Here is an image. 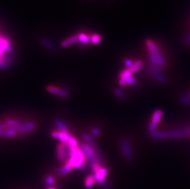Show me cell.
<instances>
[{"mask_svg": "<svg viewBox=\"0 0 190 189\" xmlns=\"http://www.w3.org/2000/svg\"><path fill=\"white\" fill-rule=\"evenodd\" d=\"M146 45L149 52L150 67L148 70L160 73L165 65V60L157 45L152 40H147Z\"/></svg>", "mask_w": 190, "mask_h": 189, "instance_id": "6da1fadb", "label": "cell"}, {"mask_svg": "<svg viewBox=\"0 0 190 189\" xmlns=\"http://www.w3.org/2000/svg\"><path fill=\"white\" fill-rule=\"evenodd\" d=\"M85 159L84 153L79 147H71L68 145V156L66 161L73 168L86 169Z\"/></svg>", "mask_w": 190, "mask_h": 189, "instance_id": "7a4b0ae2", "label": "cell"}, {"mask_svg": "<svg viewBox=\"0 0 190 189\" xmlns=\"http://www.w3.org/2000/svg\"><path fill=\"white\" fill-rule=\"evenodd\" d=\"M79 147L84 153L85 158H87L89 164L91 166L95 163L102 164L103 156L99 149H94L86 142H82L79 145Z\"/></svg>", "mask_w": 190, "mask_h": 189, "instance_id": "3957f363", "label": "cell"}, {"mask_svg": "<svg viewBox=\"0 0 190 189\" xmlns=\"http://www.w3.org/2000/svg\"><path fill=\"white\" fill-rule=\"evenodd\" d=\"M151 137L157 139H164L166 137L171 138H183L185 135L181 131H152L150 133Z\"/></svg>", "mask_w": 190, "mask_h": 189, "instance_id": "277c9868", "label": "cell"}, {"mask_svg": "<svg viewBox=\"0 0 190 189\" xmlns=\"http://www.w3.org/2000/svg\"><path fill=\"white\" fill-rule=\"evenodd\" d=\"M36 128V123L32 121H22L15 128L18 134H27Z\"/></svg>", "mask_w": 190, "mask_h": 189, "instance_id": "5b68a950", "label": "cell"}, {"mask_svg": "<svg viewBox=\"0 0 190 189\" xmlns=\"http://www.w3.org/2000/svg\"><path fill=\"white\" fill-rule=\"evenodd\" d=\"M121 148L122 153L125 158L130 160L132 158L133 152L131 144L129 140L126 137H122L121 140Z\"/></svg>", "mask_w": 190, "mask_h": 189, "instance_id": "8992f818", "label": "cell"}, {"mask_svg": "<svg viewBox=\"0 0 190 189\" xmlns=\"http://www.w3.org/2000/svg\"><path fill=\"white\" fill-rule=\"evenodd\" d=\"M57 159L60 162L66 161L68 156V144L60 142L57 147Z\"/></svg>", "mask_w": 190, "mask_h": 189, "instance_id": "52a82bcc", "label": "cell"}, {"mask_svg": "<svg viewBox=\"0 0 190 189\" xmlns=\"http://www.w3.org/2000/svg\"><path fill=\"white\" fill-rule=\"evenodd\" d=\"M46 90L48 92L56 94L62 99H66L69 95L66 90L55 85H48L46 87Z\"/></svg>", "mask_w": 190, "mask_h": 189, "instance_id": "ba28073f", "label": "cell"}, {"mask_svg": "<svg viewBox=\"0 0 190 189\" xmlns=\"http://www.w3.org/2000/svg\"><path fill=\"white\" fill-rule=\"evenodd\" d=\"M163 113L161 110H156L154 112L152 116V121L149 125V130L150 132L154 131L158 122L160 121L162 117Z\"/></svg>", "mask_w": 190, "mask_h": 189, "instance_id": "9c48e42d", "label": "cell"}, {"mask_svg": "<svg viewBox=\"0 0 190 189\" xmlns=\"http://www.w3.org/2000/svg\"><path fill=\"white\" fill-rule=\"evenodd\" d=\"M134 72L133 69L130 68H127V69L122 71L119 74V83L121 85H124L126 84V80L128 78L132 76V74Z\"/></svg>", "mask_w": 190, "mask_h": 189, "instance_id": "30bf717a", "label": "cell"}, {"mask_svg": "<svg viewBox=\"0 0 190 189\" xmlns=\"http://www.w3.org/2000/svg\"><path fill=\"white\" fill-rule=\"evenodd\" d=\"M108 174V169L105 167H101L100 169L93 174L95 181L100 184L103 180H106V177Z\"/></svg>", "mask_w": 190, "mask_h": 189, "instance_id": "8fae6325", "label": "cell"}, {"mask_svg": "<svg viewBox=\"0 0 190 189\" xmlns=\"http://www.w3.org/2000/svg\"><path fill=\"white\" fill-rule=\"evenodd\" d=\"M69 134L63 133L58 130L53 131L51 133V136L55 139H59L60 141V142H63V143H67V139L68 137V135Z\"/></svg>", "mask_w": 190, "mask_h": 189, "instance_id": "7c38bea8", "label": "cell"}, {"mask_svg": "<svg viewBox=\"0 0 190 189\" xmlns=\"http://www.w3.org/2000/svg\"><path fill=\"white\" fill-rule=\"evenodd\" d=\"M18 134L17 130L12 128H8L4 130H0V137H15Z\"/></svg>", "mask_w": 190, "mask_h": 189, "instance_id": "4fadbf2b", "label": "cell"}, {"mask_svg": "<svg viewBox=\"0 0 190 189\" xmlns=\"http://www.w3.org/2000/svg\"><path fill=\"white\" fill-rule=\"evenodd\" d=\"M54 123H55V125L56 126L58 131L69 134V129L67 125H66V123L63 120L60 119H57L55 120Z\"/></svg>", "mask_w": 190, "mask_h": 189, "instance_id": "5bb4252c", "label": "cell"}, {"mask_svg": "<svg viewBox=\"0 0 190 189\" xmlns=\"http://www.w3.org/2000/svg\"><path fill=\"white\" fill-rule=\"evenodd\" d=\"M148 73L149 75H151L152 78L156 79L157 81H158L160 83H165L166 82V78L164 77L162 75H161L160 73H156L154 72H152L150 70L148 69Z\"/></svg>", "mask_w": 190, "mask_h": 189, "instance_id": "9a60e30c", "label": "cell"}, {"mask_svg": "<svg viewBox=\"0 0 190 189\" xmlns=\"http://www.w3.org/2000/svg\"><path fill=\"white\" fill-rule=\"evenodd\" d=\"M73 169V168L71 167V166L67 161H66L63 166L60 167L58 169V174L61 176H65L68 173H69Z\"/></svg>", "mask_w": 190, "mask_h": 189, "instance_id": "2e32d148", "label": "cell"}, {"mask_svg": "<svg viewBox=\"0 0 190 189\" xmlns=\"http://www.w3.org/2000/svg\"><path fill=\"white\" fill-rule=\"evenodd\" d=\"M77 35L78 40H79V42H81V43L88 44L89 42H91V36L84 33H80Z\"/></svg>", "mask_w": 190, "mask_h": 189, "instance_id": "e0dca14e", "label": "cell"}, {"mask_svg": "<svg viewBox=\"0 0 190 189\" xmlns=\"http://www.w3.org/2000/svg\"><path fill=\"white\" fill-rule=\"evenodd\" d=\"M95 182V177L93 176V174H90L89 176H87L85 179V182H84V184L85 186L87 188H91L93 185L94 184Z\"/></svg>", "mask_w": 190, "mask_h": 189, "instance_id": "ac0fdd59", "label": "cell"}, {"mask_svg": "<svg viewBox=\"0 0 190 189\" xmlns=\"http://www.w3.org/2000/svg\"><path fill=\"white\" fill-rule=\"evenodd\" d=\"M78 40V39H77V35H74V36H73L69 38H68L67 39H66L65 40H64L62 44H61V45L63 47H67L72 44H74V42H77Z\"/></svg>", "mask_w": 190, "mask_h": 189, "instance_id": "d6986e66", "label": "cell"}, {"mask_svg": "<svg viewBox=\"0 0 190 189\" xmlns=\"http://www.w3.org/2000/svg\"><path fill=\"white\" fill-rule=\"evenodd\" d=\"M67 144L71 147H78V141L77 139L72 135L69 134L67 139Z\"/></svg>", "mask_w": 190, "mask_h": 189, "instance_id": "ffe728a7", "label": "cell"}, {"mask_svg": "<svg viewBox=\"0 0 190 189\" xmlns=\"http://www.w3.org/2000/svg\"><path fill=\"white\" fill-rule=\"evenodd\" d=\"M101 39V36L97 34H93L91 35V42L92 44H98L100 42Z\"/></svg>", "mask_w": 190, "mask_h": 189, "instance_id": "44dd1931", "label": "cell"}, {"mask_svg": "<svg viewBox=\"0 0 190 189\" xmlns=\"http://www.w3.org/2000/svg\"><path fill=\"white\" fill-rule=\"evenodd\" d=\"M114 93L118 98H121V99L124 98L125 96L124 93L121 89H119L118 88H115L114 89Z\"/></svg>", "mask_w": 190, "mask_h": 189, "instance_id": "7402d4cb", "label": "cell"}, {"mask_svg": "<svg viewBox=\"0 0 190 189\" xmlns=\"http://www.w3.org/2000/svg\"><path fill=\"white\" fill-rule=\"evenodd\" d=\"M101 134V131L98 127H93L91 129V135L95 137H98Z\"/></svg>", "mask_w": 190, "mask_h": 189, "instance_id": "603a6c76", "label": "cell"}, {"mask_svg": "<svg viewBox=\"0 0 190 189\" xmlns=\"http://www.w3.org/2000/svg\"><path fill=\"white\" fill-rule=\"evenodd\" d=\"M55 179L52 176H47L45 179V182L48 185H52L54 183Z\"/></svg>", "mask_w": 190, "mask_h": 189, "instance_id": "cb8c5ba5", "label": "cell"}, {"mask_svg": "<svg viewBox=\"0 0 190 189\" xmlns=\"http://www.w3.org/2000/svg\"><path fill=\"white\" fill-rule=\"evenodd\" d=\"M126 83H128L129 85H135L137 84V82L136 80L132 77V76L130 77L129 78H128L126 80Z\"/></svg>", "mask_w": 190, "mask_h": 189, "instance_id": "d4e9b609", "label": "cell"}, {"mask_svg": "<svg viewBox=\"0 0 190 189\" xmlns=\"http://www.w3.org/2000/svg\"><path fill=\"white\" fill-rule=\"evenodd\" d=\"M181 102L184 104H188L190 103L189 99L186 97V96H183L181 97Z\"/></svg>", "mask_w": 190, "mask_h": 189, "instance_id": "484cf974", "label": "cell"}, {"mask_svg": "<svg viewBox=\"0 0 190 189\" xmlns=\"http://www.w3.org/2000/svg\"><path fill=\"white\" fill-rule=\"evenodd\" d=\"M125 65L128 67V68H130L131 66H132V65L133 64V63L132 61L130 60H126L125 61Z\"/></svg>", "mask_w": 190, "mask_h": 189, "instance_id": "4316f807", "label": "cell"}, {"mask_svg": "<svg viewBox=\"0 0 190 189\" xmlns=\"http://www.w3.org/2000/svg\"><path fill=\"white\" fill-rule=\"evenodd\" d=\"M47 189H55V188H47Z\"/></svg>", "mask_w": 190, "mask_h": 189, "instance_id": "83f0119b", "label": "cell"}]
</instances>
